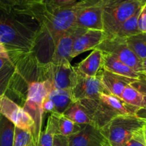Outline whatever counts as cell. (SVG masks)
Instances as JSON below:
<instances>
[{"instance_id":"obj_15","label":"cell","mask_w":146,"mask_h":146,"mask_svg":"<svg viewBox=\"0 0 146 146\" xmlns=\"http://www.w3.org/2000/svg\"><path fill=\"white\" fill-rule=\"evenodd\" d=\"M106 37V34L102 30H86L76 38L73 45L71 58H75L79 54L89 50H94Z\"/></svg>"},{"instance_id":"obj_10","label":"cell","mask_w":146,"mask_h":146,"mask_svg":"<svg viewBox=\"0 0 146 146\" xmlns=\"http://www.w3.org/2000/svg\"><path fill=\"white\" fill-rule=\"evenodd\" d=\"M0 114L11 121L15 127L31 133L34 123L30 115L19 104L6 95L0 96Z\"/></svg>"},{"instance_id":"obj_24","label":"cell","mask_w":146,"mask_h":146,"mask_svg":"<svg viewBox=\"0 0 146 146\" xmlns=\"http://www.w3.org/2000/svg\"><path fill=\"white\" fill-rule=\"evenodd\" d=\"M15 125L0 114V146H13Z\"/></svg>"},{"instance_id":"obj_28","label":"cell","mask_w":146,"mask_h":146,"mask_svg":"<svg viewBox=\"0 0 146 146\" xmlns=\"http://www.w3.org/2000/svg\"><path fill=\"white\" fill-rule=\"evenodd\" d=\"M13 146H34L31 133L15 127Z\"/></svg>"},{"instance_id":"obj_1","label":"cell","mask_w":146,"mask_h":146,"mask_svg":"<svg viewBox=\"0 0 146 146\" xmlns=\"http://www.w3.org/2000/svg\"><path fill=\"white\" fill-rule=\"evenodd\" d=\"M98 0H78L69 5L55 6L45 0H29L19 11L38 22L39 31L33 53L42 65L51 61L57 40L75 27L81 9Z\"/></svg>"},{"instance_id":"obj_32","label":"cell","mask_w":146,"mask_h":146,"mask_svg":"<svg viewBox=\"0 0 146 146\" xmlns=\"http://www.w3.org/2000/svg\"><path fill=\"white\" fill-rule=\"evenodd\" d=\"M9 62H11V59L9 52L4 46L0 44V70Z\"/></svg>"},{"instance_id":"obj_41","label":"cell","mask_w":146,"mask_h":146,"mask_svg":"<svg viewBox=\"0 0 146 146\" xmlns=\"http://www.w3.org/2000/svg\"><path fill=\"white\" fill-rule=\"evenodd\" d=\"M138 1H139L140 3H141L143 5L144 4H145V3H146V0H138Z\"/></svg>"},{"instance_id":"obj_16","label":"cell","mask_w":146,"mask_h":146,"mask_svg":"<svg viewBox=\"0 0 146 146\" xmlns=\"http://www.w3.org/2000/svg\"><path fill=\"white\" fill-rule=\"evenodd\" d=\"M98 75L107 92L120 98L124 88L136 80L113 74L104 69H101Z\"/></svg>"},{"instance_id":"obj_7","label":"cell","mask_w":146,"mask_h":146,"mask_svg":"<svg viewBox=\"0 0 146 146\" xmlns=\"http://www.w3.org/2000/svg\"><path fill=\"white\" fill-rule=\"evenodd\" d=\"M96 48L112 56L139 74L143 71L142 60L129 48L125 39L116 36L106 37Z\"/></svg>"},{"instance_id":"obj_5","label":"cell","mask_w":146,"mask_h":146,"mask_svg":"<svg viewBox=\"0 0 146 146\" xmlns=\"http://www.w3.org/2000/svg\"><path fill=\"white\" fill-rule=\"evenodd\" d=\"M145 123L135 115H119L100 130L110 146H123L135 133L143 129Z\"/></svg>"},{"instance_id":"obj_27","label":"cell","mask_w":146,"mask_h":146,"mask_svg":"<svg viewBox=\"0 0 146 146\" xmlns=\"http://www.w3.org/2000/svg\"><path fill=\"white\" fill-rule=\"evenodd\" d=\"M14 71L15 65L12 61L0 70V96L5 95Z\"/></svg>"},{"instance_id":"obj_20","label":"cell","mask_w":146,"mask_h":146,"mask_svg":"<svg viewBox=\"0 0 146 146\" xmlns=\"http://www.w3.org/2000/svg\"><path fill=\"white\" fill-rule=\"evenodd\" d=\"M64 115L73 122L80 125L87 124L92 125V122L86 109L79 101L74 102L71 105V106L64 112Z\"/></svg>"},{"instance_id":"obj_2","label":"cell","mask_w":146,"mask_h":146,"mask_svg":"<svg viewBox=\"0 0 146 146\" xmlns=\"http://www.w3.org/2000/svg\"><path fill=\"white\" fill-rule=\"evenodd\" d=\"M39 25L29 15L0 9V44L9 54H28L34 51Z\"/></svg>"},{"instance_id":"obj_43","label":"cell","mask_w":146,"mask_h":146,"mask_svg":"<svg viewBox=\"0 0 146 146\" xmlns=\"http://www.w3.org/2000/svg\"><path fill=\"white\" fill-rule=\"evenodd\" d=\"M145 142H146V137H145Z\"/></svg>"},{"instance_id":"obj_6","label":"cell","mask_w":146,"mask_h":146,"mask_svg":"<svg viewBox=\"0 0 146 146\" xmlns=\"http://www.w3.org/2000/svg\"><path fill=\"white\" fill-rule=\"evenodd\" d=\"M52 89V86L48 80L36 81L29 86L23 109L30 115L34 123V129L31 131L34 146H36L42 132L41 128L44 115L41 107L42 102L46 97L48 96Z\"/></svg>"},{"instance_id":"obj_40","label":"cell","mask_w":146,"mask_h":146,"mask_svg":"<svg viewBox=\"0 0 146 146\" xmlns=\"http://www.w3.org/2000/svg\"><path fill=\"white\" fill-rule=\"evenodd\" d=\"M141 75L146 80V70H144V71H142L141 72H140Z\"/></svg>"},{"instance_id":"obj_29","label":"cell","mask_w":146,"mask_h":146,"mask_svg":"<svg viewBox=\"0 0 146 146\" xmlns=\"http://www.w3.org/2000/svg\"><path fill=\"white\" fill-rule=\"evenodd\" d=\"M123 146H146L143 129L138 131Z\"/></svg>"},{"instance_id":"obj_14","label":"cell","mask_w":146,"mask_h":146,"mask_svg":"<svg viewBox=\"0 0 146 146\" xmlns=\"http://www.w3.org/2000/svg\"><path fill=\"white\" fill-rule=\"evenodd\" d=\"M68 139V146H110L101 130L91 124L84 125L80 132Z\"/></svg>"},{"instance_id":"obj_38","label":"cell","mask_w":146,"mask_h":146,"mask_svg":"<svg viewBox=\"0 0 146 146\" xmlns=\"http://www.w3.org/2000/svg\"><path fill=\"white\" fill-rule=\"evenodd\" d=\"M0 9L7 11H13L14 9L9 3L8 0H0Z\"/></svg>"},{"instance_id":"obj_4","label":"cell","mask_w":146,"mask_h":146,"mask_svg":"<svg viewBox=\"0 0 146 146\" xmlns=\"http://www.w3.org/2000/svg\"><path fill=\"white\" fill-rule=\"evenodd\" d=\"M142 6L138 0H103V26L107 37L113 36Z\"/></svg>"},{"instance_id":"obj_18","label":"cell","mask_w":146,"mask_h":146,"mask_svg":"<svg viewBox=\"0 0 146 146\" xmlns=\"http://www.w3.org/2000/svg\"><path fill=\"white\" fill-rule=\"evenodd\" d=\"M102 69L109 71L113 74L133 78V79H138L141 77V74L136 72L132 68L117 60L113 56L106 53H103Z\"/></svg>"},{"instance_id":"obj_8","label":"cell","mask_w":146,"mask_h":146,"mask_svg":"<svg viewBox=\"0 0 146 146\" xmlns=\"http://www.w3.org/2000/svg\"><path fill=\"white\" fill-rule=\"evenodd\" d=\"M44 71L46 80L50 81L53 89L71 91L75 85L77 72L69 61L49 62L44 66Z\"/></svg>"},{"instance_id":"obj_22","label":"cell","mask_w":146,"mask_h":146,"mask_svg":"<svg viewBox=\"0 0 146 146\" xmlns=\"http://www.w3.org/2000/svg\"><path fill=\"white\" fill-rule=\"evenodd\" d=\"M141 7L133 15L131 16L129 19H128L120 27L117 32L112 36H116L118 37V38L126 39L127 38H129V37L141 34L138 28V19Z\"/></svg>"},{"instance_id":"obj_11","label":"cell","mask_w":146,"mask_h":146,"mask_svg":"<svg viewBox=\"0 0 146 146\" xmlns=\"http://www.w3.org/2000/svg\"><path fill=\"white\" fill-rule=\"evenodd\" d=\"M76 72V81L71 90L75 102L98 98L102 93H108L103 86L98 75L95 77H89L80 74L77 71Z\"/></svg>"},{"instance_id":"obj_42","label":"cell","mask_w":146,"mask_h":146,"mask_svg":"<svg viewBox=\"0 0 146 146\" xmlns=\"http://www.w3.org/2000/svg\"><path fill=\"white\" fill-rule=\"evenodd\" d=\"M143 131H144V134H145V136L146 137V123H145V126H144V128H143Z\"/></svg>"},{"instance_id":"obj_39","label":"cell","mask_w":146,"mask_h":146,"mask_svg":"<svg viewBox=\"0 0 146 146\" xmlns=\"http://www.w3.org/2000/svg\"><path fill=\"white\" fill-rule=\"evenodd\" d=\"M142 67H143V71L146 70V58L144 60H142Z\"/></svg>"},{"instance_id":"obj_34","label":"cell","mask_w":146,"mask_h":146,"mask_svg":"<svg viewBox=\"0 0 146 146\" xmlns=\"http://www.w3.org/2000/svg\"><path fill=\"white\" fill-rule=\"evenodd\" d=\"M42 107L43 112L44 113H54V103L52 102L50 98L48 96L46 97L42 102Z\"/></svg>"},{"instance_id":"obj_33","label":"cell","mask_w":146,"mask_h":146,"mask_svg":"<svg viewBox=\"0 0 146 146\" xmlns=\"http://www.w3.org/2000/svg\"><path fill=\"white\" fill-rule=\"evenodd\" d=\"M52 146H68V137L56 134L54 137Z\"/></svg>"},{"instance_id":"obj_12","label":"cell","mask_w":146,"mask_h":146,"mask_svg":"<svg viewBox=\"0 0 146 146\" xmlns=\"http://www.w3.org/2000/svg\"><path fill=\"white\" fill-rule=\"evenodd\" d=\"M86 29L74 27L61 36L57 40L50 62L60 64L64 61H71L73 45L76 38Z\"/></svg>"},{"instance_id":"obj_30","label":"cell","mask_w":146,"mask_h":146,"mask_svg":"<svg viewBox=\"0 0 146 146\" xmlns=\"http://www.w3.org/2000/svg\"><path fill=\"white\" fill-rule=\"evenodd\" d=\"M138 28L141 33L146 34V3L142 6L138 19Z\"/></svg>"},{"instance_id":"obj_9","label":"cell","mask_w":146,"mask_h":146,"mask_svg":"<svg viewBox=\"0 0 146 146\" xmlns=\"http://www.w3.org/2000/svg\"><path fill=\"white\" fill-rule=\"evenodd\" d=\"M80 103L85 107L92 122V125L101 129L111 120L119 114L111 105L98 97L84 99Z\"/></svg>"},{"instance_id":"obj_25","label":"cell","mask_w":146,"mask_h":146,"mask_svg":"<svg viewBox=\"0 0 146 146\" xmlns=\"http://www.w3.org/2000/svg\"><path fill=\"white\" fill-rule=\"evenodd\" d=\"M126 44L141 60L146 58V34L141 33L127 38Z\"/></svg>"},{"instance_id":"obj_17","label":"cell","mask_w":146,"mask_h":146,"mask_svg":"<svg viewBox=\"0 0 146 146\" xmlns=\"http://www.w3.org/2000/svg\"><path fill=\"white\" fill-rule=\"evenodd\" d=\"M103 52L99 49L94 48L92 52L75 67L80 74L89 77L98 76L102 69Z\"/></svg>"},{"instance_id":"obj_37","label":"cell","mask_w":146,"mask_h":146,"mask_svg":"<svg viewBox=\"0 0 146 146\" xmlns=\"http://www.w3.org/2000/svg\"><path fill=\"white\" fill-rule=\"evenodd\" d=\"M144 101H145V106L143 108H138L135 113V115L141 119L146 121V96H144Z\"/></svg>"},{"instance_id":"obj_31","label":"cell","mask_w":146,"mask_h":146,"mask_svg":"<svg viewBox=\"0 0 146 146\" xmlns=\"http://www.w3.org/2000/svg\"><path fill=\"white\" fill-rule=\"evenodd\" d=\"M131 86L143 96H146V80L141 75V77L138 79L135 80L132 84H131Z\"/></svg>"},{"instance_id":"obj_35","label":"cell","mask_w":146,"mask_h":146,"mask_svg":"<svg viewBox=\"0 0 146 146\" xmlns=\"http://www.w3.org/2000/svg\"><path fill=\"white\" fill-rule=\"evenodd\" d=\"M29 1V0H8L9 3L11 6L14 11H17V12H19V11L22 8L23 6Z\"/></svg>"},{"instance_id":"obj_26","label":"cell","mask_w":146,"mask_h":146,"mask_svg":"<svg viewBox=\"0 0 146 146\" xmlns=\"http://www.w3.org/2000/svg\"><path fill=\"white\" fill-rule=\"evenodd\" d=\"M121 98L127 104L136 108H141L145 106L144 96L131 85L127 86L124 88L121 94Z\"/></svg>"},{"instance_id":"obj_23","label":"cell","mask_w":146,"mask_h":146,"mask_svg":"<svg viewBox=\"0 0 146 146\" xmlns=\"http://www.w3.org/2000/svg\"><path fill=\"white\" fill-rule=\"evenodd\" d=\"M56 134V117L54 113H51L47 121L44 131L40 135L36 146H52L54 135Z\"/></svg>"},{"instance_id":"obj_13","label":"cell","mask_w":146,"mask_h":146,"mask_svg":"<svg viewBox=\"0 0 146 146\" xmlns=\"http://www.w3.org/2000/svg\"><path fill=\"white\" fill-rule=\"evenodd\" d=\"M102 13L103 0H98L80 11L77 15L75 27L86 30L104 31Z\"/></svg>"},{"instance_id":"obj_36","label":"cell","mask_w":146,"mask_h":146,"mask_svg":"<svg viewBox=\"0 0 146 146\" xmlns=\"http://www.w3.org/2000/svg\"><path fill=\"white\" fill-rule=\"evenodd\" d=\"M49 4L55 6H66L69 5L76 2L78 0H45Z\"/></svg>"},{"instance_id":"obj_19","label":"cell","mask_w":146,"mask_h":146,"mask_svg":"<svg viewBox=\"0 0 146 146\" xmlns=\"http://www.w3.org/2000/svg\"><path fill=\"white\" fill-rule=\"evenodd\" d=\"M48 97L54 103V113L58 114H64L71 105L75 102L72 96L71 91L67 90L52 89Z\"/></svg>"},{"instance_id":"obj_21","label":"cell","mask_w":146,"mask_h":146,"mask_svg":"<svg viewBox=\"0 0 146 146\" xmlns=\"http://www.w3.org/2000/svg\"><path fill=\"white\" fill-rule=\"evenodd\" d=\"M54 113L56 117V134L68 138L80 132L84 126L75 123L66 117L64 114H58L56 113Z\"/></svg>"},{"instance_id":"obj_3","label":"cell","mask_w":146,"mask_h":146,"mask_svg":"<svg viewBox=\"0 0 146 146\" xmlns=\"http://www.w3.org/2000/svg\"><path fill=\"white\" fill-rule=\"evenodd\" d=\"M9 56L14 63L15 71L5 95L12 101L17 99L24 104L30 84L46 80L44 65L38 62L33 52L9 54Z\"/></svg>"}]
</instances>
